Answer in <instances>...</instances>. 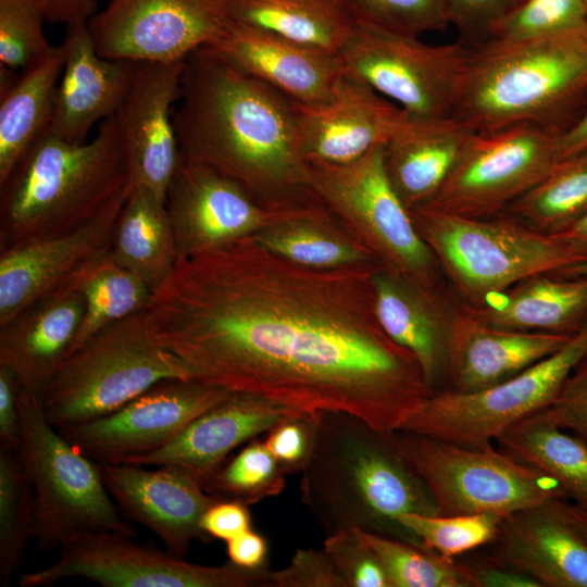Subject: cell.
Segmentation results:
<instances>
[{
  "label": "cell",
  "mask_w": 587,
  "mask_h": 587,
  "mask_svg": "<svg viewBox=\"0 0 587 587\" xmlns=\"http://www.w3.org/2000/svg\"><path fill=\"white\" fill-rule=\"evenodd\" d=\"M584 152H587V111L559 137L560 161Z\"/></svg>",
  "instance_id": "9f6ffc18"
},
{
  "label": "cell",
  "mask_w": 587,
  "mask_h": 587,
  "mask_svg": "<svg viewBox=\"0 0 587 587\" xmlns=\"http://www.w3.org/2000/svg\"><path fill=\"white\" fill-rule=\"evenodd\" d=\"M521 0H446L451 25L462 41L475 43L484 39L490 25Z\"/></svg>",
  "instance_id": "681fc988"
},
{
  "label": "cell",
  "mask_w": 587,
  "mask_h": 587,
  "mask_svg": "<svg viewBox=\"0 0 587 587\" xmlns=\"http://www.w3.org/2000/svg\"><path fill=\"white\" fill-rule=\"evenodd\" d=\"M585 4L587 5V0H584Z\"/></svg>",
  "instance_id": "94428289"
},
{
  "label": "cell",
  "mask_w": 587,
  "mask_h": 587,
  "mask_svg": "<svg viewBox=\"0 0 587 587\" xmlns=\"http://www.w3.org/2000/svg\"><path fill=\"white\" fill-rule=\"evenodd\" d=\"M298 413L303 412L254 395L232 392L191 421L164 447L122 463L178 466L203 485L236 448Z\"/></svg>",
  "instance_id": "603a6c76"
},
{
  "label": "cell",
  "mask_w": 587,
  "mask_h": 587,
  "mask_svg": "<svg viewBox=\"0 0 587 587\" xmlns=\"http://www.w3.org/2000/svg\"><path fill=\"white\" fill-rule=\"evenodd\" d=\"M84 310L79 292L64 288L0 325V364L16 374L23 389L42 396L73 346Z\"/></svg>",
  "instance_id": "4316f807"
},
{
  "label": "cell",
  "mask_w": 587,
  "mask_h": 587,
  "mask_svg": "<svg viewBox=\"0 0 587 587\" xmlns=\"http://www.w3.org/2000/svg\"><path fill=\"white\" fill-rule=\"evenodd\" d=\"M323 548L347 587H391L384 566L360 529L325 536Z\"/></svg>",
  "instance_id": "f6af8a7d"
},
{
  "label": "cell",
  "mask_w": 587,
  "mask_h": 587,
  "mask_svg": "<svg viewBox=\"0 0 587 587\" xmlns=\"http://www.w3.org/2000/svg\"><path fill=\"white\" fill-rule=\"evenodd\" d=\"M358 22L421 37L451 26L446 0H341Z\"/></svg>",
  "instance_id": "ee69618b"
},
{
  "label": "cell",
  "mask_w": 587,
  "mask_h": 587,
  "mask_svg": "<svg viewBox=\"0 0 587 587\" xmlns=\"http://www.w3.org/2000/svg\"><path fill=\"white\" fill-rule=\"evenodd\" d=\"M466 564L473 587H540L530 576L509 566L496 557Z\"/></svg>",
  "instance_id": "f5cc1de1"
},
{
  "label": "cell",
  "mask_w": 587,
  "mask_h": 587,
  "mask_svg": "<svg viewBox=\"0 0 587 587\" xmlns=\"http://www.w3.org/2000/svg\"><path fill=\"white\" fill-rule=\"evenodd\" d=\"M410 214L463 305L479 307L527 277L587 261L552 235L505 212L469 217L424 204Z\"/></svg>",
  "instance_id": "8992f818"
},
{
  "label": "cell",
  "mask_w": 587,
  "mask_h": 587,
  "mask_svg": "<svg viewBox=\"0 0 587 587\" xmlns=\"http://www.w3.org/2000/svg\"><path fill=\"white\" fill-rule=\"evenodd\" d=\"M557 273L561 275H566V276L587 275V261L566 267Z\"/></svg>",
  "instance_id": "91938a15"
},
{
  "label": "cell",
  "mask_w": 587,
  "mask_h": 587,
  "mask_svg": "<svg viewBox=\"0 0 587 587\" xmlns=\"http://www.w3.org/2000/svg\"><path fill=\"white\" fill-rule=\"evenodd\" d=\"M46 17L50 23L65 25L86 22L97 13V0H45Z\"/></svg>",
  "instance_id": "11a10c76"
},
{
  "label": "cell",
  "mask_w": 587,
  "mask_h": 587,
  "mask_svg": "<svg viewBox=\"0 0 587 587\" xmlns=\"http://www.w3.org/2000/svg\"><path fill=\"white\" fill-rule=\"evenodd\" d=\"M65 288L78 291L85 302L83 321L68 354L105 326L146 311L153 292L115 262L110 252L82 268Z\"/></svg>",
  "instance_id": "d590c367"
},
{
  "label": "cell",
  "mask_w": 587,
  "mask_h": 587,
  "mask_svg": "<svg viewBox=\"0 0 587 587\" xmlns=\"http://www.w3.org/2000/svg\"><path fill=\"white\" fill-rule=\"evenodd\" d=\"M391 587H473L470 569L426 547L361 530Z\"/></svg>",
  "instance_id": "f35d334b"
},
{
  "label": "cell",
  "mask_w": 587,
  "mask_h": 587,
  "mask_svg": "<svg viewBox=\"0 0 587 587\" xmlns=\"http://www.w3.org/2000/svg\"><path fill=\"white\" fill-rule=\"evenodd\" d=\"M232 21L339 54L355 20L341 0H228Z\"/></svg>",
  "instance_id": "d6a6232c"
},
{
  "label": "cell",
  "mask_w": 587,
  "mask_h": 587,
  "mask_svg": "<svg viewBox=\"0 0 587 587\" xmlns=\"http://www.w3.org/2000/svg\"><path fill=\"white\" fill-rule=\"evenodd\" d=\"M252 237L271 252L311 268L379 264L328 209L278 222Z\"/></svg>",
  "instance_id": "e575fe53"
},
{
  "label": "cell",
  "mask_w": 587,
  "mask_h": 587,
  "mask_svg": "<svg viewBox=\"0 0 587 587\" xmlns=\"http://www.w3.org/2000/svg\"><path fill=\"white\" fill-rule=\"evenodd\" d=\"M586 357L587 322L557 352L504 382L470 392L435 390L399 430L470 447L495 444L548 407Z\"/></svg>",
  "instance_id": "8fae6325"
},
{
  "label": "cell",
  "mask_w": 587,
  "mask_h": 587,
  "mask_svg": "<svg viewBox=\"0 0 587 587\" xmlns=\"http://www.w3.org/2000/svg\"><path fill=\"white\" fill-rule=\"evenodd\" d=\"M63 67L64 48L52 46L0 95V185L47 133Z\"/></svg>",
  "instance_id": "4dcf8cb0"
},
{
  "label": "cell",
  "mask_w": 587,
  "mask_h": 587,
  "mask_svg": "<svg viewBox=\"0 0 587 587\" xmlns=\"http://www.w3.org/2000/svg\"><path fill=\"white\" fill-rule=\"evenodd\" d=\"M232 391L199 379H163L102 417L58 430L98 464L158 450Z\"/></svg>",
  "instance_id": "2e32d148"
},
{
  "label": "cell",
  "mask_w": 587,
  "mask_h": 587,
  "mask_svg": "<svg viewBox=\"0 0 587 587\" xmlns=\"http://www.w3.org/2000/svg\"><path fill=\"white\" fill-rule=\"evenodd\" d=\"M64 67L47 132L72 143L86 142L92 126L115 114L132 83L135 62L105 59L86 22L66 25Z\"/></svg>",
  "instance_id": "484cf974"
},
{
  "label": "cell",
  "mask_w": 587,
  "mask_h": 587,
  "mask_svg": "<svg viewBox=\"0 0 587 587\" xmlns=\"http://www.w3.org/2000/svg\"><path fill=\"white\" fill-rule=\"evenodd\" d=\"M374 311L384 332L419 361L427 383L445 378L451 321L449 296L417 286L378 265L373 273Z\"/></svg>",
  "instance_id": "83f0119b"
},
{
  "label": "cell",
  "mask_w": 587,
  "mask_h": 587,
  "mask_svg": "<svg viewBox=\"0 0 587 587\" xmlns=\"http://www.w3.org/2000/svg\"><path fill=\"white\" fill-rule=\"evenodd\" d=\"M316 413H298L267 432L266 447L287 474L301 472L311 451Z\"/></svg>",
  "instance_id": "bcb514c9"
},
{
  "label": "cell",
  "mask_w": 587,
  "mask_h": 587,
  "mask_svg": "<svg viewBox=\"0 0 587 587\" xmlns=\"http://www.w3.org/2000/svg\"><path fill=\"white\" fill-rule=\"evenodd\" d=\"M587 89V22L522 40L485 39L469 57L452 113L477 133L553 118Z\"/></svg>",
  "instance_id": "5b68a950"
},
{
  "label": "cell",
  "mask_w": 587,
  "mask_h": 587,
  "mask_svg": "<svg viewBox=\"0 0 587 587\" xmlns=\"http://www.w3.org/2000/svg\"><path fill=\"white\" fill-rule=\"evenodd\" d=\"M35 490L16 449L0 447V583L10 585L33 539Z\"/></svg>",
  "instance_id": "74e56055"
},
{
  "label": "cell",
  "mask_w": 587,
  "mask_h": 587,
  "mask_svg": "<svg viewBox=\"0 0 587 587\" xmlns=\"http://www.w3.org/2000/svg\"><path fill=\"white\" fill-rule=\"evenodd\" d=\"M587 211V152L567 158L514 200L505 213L552 235Z\"/></svg>",
  "instance_id": "8d00e7d4"
},
{
  "label": "cell",
  "mask_w": 587,
  "mask_h": 587,
  "mask_svg": "<svg viewBox=\"0 0 587 587\" xmlns=\"http://www.w3.org/2000/svg\"><path fill=\"white\" fill-rule=\"evenodd\" d=\"M129 185L114 115L83 143L47 132L0 185V250L82 227Z\"/></svg>",
  "instance_id": "277c9868"
},
{
  "label": "cell",
  "mask_w": 587,
  "mask_h": 587,
  "mask_svg": "<svg viewBox=\"0 0 587 587\" xmlns=\"http://www.w3.org/2000/svg\"><path fill=\"white\" fill-rule=\"evenodd\" d=\"M173 124L180 160L209 167L272 209L325 207L312 188L296 102L210 47L189 54Z\"/></svg>",
  "instance_id": "7a4b0ae2"
},
{
  "label": "cell",
  "mask_w": 587,
  "mask_h": 587,
  "mask_svg": "<svg viewBox=\"0 0 587 587\" xmlns=\"http://www.w3.org/2000/svg\"><path fill=\"white\" fill-rule=\"evenodd\" d=\"M474 133L453 116L403 118L384 143V163L394 190L409 211L434 198Z\"/></svg>",
  "instance_id": "f1b7e54d"
},
{
  "label": "cell",
  "mask_w": 587,
  "mask_h": 587,
  "mask_svg": "<svg viewBox=\"0 0 587 587\" xmlns=\"http://www.w3.org/2000/svg\"><path fill=\"white\" fill-rule=\"evenodd\" d=\"M347 70L397 104L409 117L452 116L469 45H430L420 37L355 21L339 52Z\"/></svg>",
  "instance_id": "7c38bea8"
},
{
  "label": "cell",
  "mask_w": 587,
  "mask_h": 587,
  "mask_svg": "<svg viewBox=\"0 0 587 587\" xmlns=\"http://www.w3.org/2000/svg\"><path fill=\"white\" fill-rule=\"evenodd\" d=\"M503 517L494 514H413L400 516V522L437 553L455 558L494 542Z\"/></svg>",
  "instance_id": "60d3db41"
},
{
  "label": "cell",
  "mask_w": 587,
  "mask_h": 587,
  "mask_svg": "<svg viewBox=\"0 0 587 587\" xmlns=\"http://www.w3.org/2000/svg\"><path fill=\"white\" fill-rule=\"evenodd\" d=\"M300 497L325 536L360 529L423 546L400 516L437 514L432 495L402 453L396 432L344 412L316 413L312 448L301 471Z\"/></svg>",
  "instance_id": "3957f363"
},
{
  "label": "cell",
  "mask_w": 587,
  "mask_h": 587,
  "mask_svg": "<svg viewBox=\"0 0 587 587\" xmlns=\"http://www.w3.org/2000/svg\"><path fill=\"white\" fill-rule=\"evenodd\" d=\"M178 259L250 237L278 222L326 210L261 205L230 178L180 160L165 192Z\"/></svg>",
  "instance_id": "e0dca14e"
},
{
  "label": "cell",
  "mask_w": 587,
  "mask_h": 587,
  "mask_svg": "<svg viewBox=\"0 0 587 587\" xmlns=\"http://www.w3.org/2000/svg\"><path fill=\"white\" fill-rule=\"evenodd\" d=\"M586 22L587 5L584 0H521L490 25L482 40L537 38Z\"/></svg>",
  "instance_id": "b9f144b4"
},
{
  "label": "cell",
  "mask_w": 587,
  "mask_h": 587,
  "mask_svg": "<svg viewBox=\"0 0 587 587\" xmlns=\"http://www.w3.org/2000/svg\"><path fill=\"white\" fill-rule=\"evenodd\" d=\"M533 415L587 440V357L575 367L554 400Z\"/></svg>",
  "instance_id": "7dc6e473"
},
{
  "label": "cell",
  "mask_w": 587,
  "mask_h": 587,
  "mask_svg": "<svg viewBox=\"0 0 587 587\" xmlns=\"http://www.w3.org/2000/svg\"><path fill=\"white\" fill-rule=\"evenodd\" d=\"M100 469L118 510L153 532L171 554L184 558L193 540L209 539L200 520L221 499L207 492L189 472L174 465L147 470L129 463Z\"/></svg>",
  "instance_id": "ffe728a7"
},
{
  "label": "cell",
  "mask_w": 587,
  "mask_h": 587,
  "mask_svg": "<svg viewBox=\"0 0 587 587\" xmlns=\"http://www.w3.org/2000/svg\"><path fill=\"white\" fill-rule=\"evenodd\" d=\"M286 475L265 442L255 438L228 457L202 487L221 500H235L249 507L279 495Z\"/></svg>",
  "instance_id": "ab89813d"
},
{
  "label": "cell",
  "mask_w": 587,
  "mask_h": 587,
  "mask_svg": "<svg viewBox=\"0 0 587 587\" xmlns=\"http://www.w3.org/2000/svg\"><path fill=\"white\" fill-rule=\"evenodd\" d=\"M184 64L135 62L130 86L114 114L130 186L145 187L164 201L180 162L173 105L180 99Z\"/></svg>",
  "instance_id": "ac0fdd59"
},
{
  "label": "cell",
  "mask_w": 587,
  "mask_h": 587,
  "mask_svg": "<svg viewBox=\"0 0 587 587\" xmlns=\"http://www.w3.org/2000/svg\"><path fill=\"white\" fill-rule=\"evenodd\" d=\"M552 236L587 258V211Z\"/></svg>",
  "instance_id": "6f0895ef"
},
{
  "label": "cell",
  "mask_w": 587,
  "mask_h": 587,
  "mask_svg": "<svg viewBox=\"0 0 587 587\" xmlns=\"http://www.w3.org/2000/svg\"><path fill=\"white\" fill-rule=\"evenodd\" d=\"M270 573L267 565L196 564L136 545L122 534L89 530L66 537L59 560L21 575L18 585L47 587L63 578L82 577L104 587H270Z\"/></svg>",
  "instance_id": "4fadbf2b"
},
{
  "label": "cell",
  "mask_w": 587,
  "mask_h": 587,
  "mask_svg": "<svg viewBox=\"0 0 587 587\" xmlns=\"http://www.w3.org/2000/svg\"><path fill=\"white\" fill-rule=\"evenodd\" d=\"M566 508L574 522L587 537V510L567 501Z\"/></svg>",
  "instance_id": "680465c9"
},
{
  "label": "cell",
  "mask_w": 587,
  "mask_h": 587,
  "mask_svg": "<svg viewBox=\"0 0 587 587\" xmlns=\"http://www.w3.org/2000/svg\"><path fill=\"white\" fill-rule=\"evenodd\" d=\"M226 553L238 566L259 569L266 565L267 544L263 536L249 529L226 541Z\"/></svg>",
  "instance_id": "db71d44e"
},
{
  "label": "cell",
  "mask_w": 587,
  "mask_h": 587,
  "mask_svg": "<svg viewBox=\"0 0 587 587\" xmlns=\"http://www.w3.org/2000/svg\"><path fill=\"white\" fill-rule=\"evenodd\" d=\"M208 47L301 104L328 101L346 72L337 53L232 20Z\"/></svg>",
  "instance_id": "7402d4cb"
},
{
  "label": "cell",
  "mask_w": 587,
  "mask_h": 587,
  "mask_svg": "<svg viewBox=\"0 0 587 587\" xmlns=\"http://www.w3.org/2000/svg\"><path fill=\"white\" fill-rule=\"evenodd\" d=\"M561 133L535 124L475 132L426 205L469 217L504 213L560 162Z\"/></svg>",
  "instance_id": "5bb4252c"
},
{
  "label": "cell",
  "mask_w": 587,
  "mask_h": 587,
  "mask_svg": "<svg viewBox=\"0 0 587 587\" xmlns=\"http://www.w3.org/2000/svg\"><path fill=\"white\" fill-rule=\"evenodd\" d=\"M45 0H0V64L26 70L51 49L42 24Z\"/></svg>",
  "instance_id": "7bdbcfd3"
},
{
  "label": "cell",
  "mask_w": 587,
  "mask_h": 587,
  "mask_svg": "<svg viewBox=\"0 0 587 587\" xmlns=\"http://www.w3.org/2000/svg\"><path fill=\"white\" fill-rule=\"evenodd\" d=\"M229 22L228 0H111L87 25L105 59L176 62L212 45Z\"/></svg>",
  "instance_id": "9a60e30c"
},
{
  "label": "cell",
  "mask_w": 587,
  "mask_h": 587,
  "mask_svg": "<svg viewBox=\"0 0 587 587\" xmlns=\"http://www.w3.org/2000/svg\"><path fill=\"white\" fill-rule=\"evenodd\" d=\"M168 378L195 377L159 342L142 311L105 326L65 358L42 392L43 412L57 428L83 424Z\"/></svg>",
  "instance_id": "52a82bcc"
},
{
  "label": "cell",
  "mask_w": 587,
  "mask_h": 587,
  "mask_svg": "<svg viewBox=\"0 0 587 587\" xmlns=\"http://www.w3.org/2000/svg\"><path fill=\"white\" fill-rule=\"evenodd\" d=\"M572 336L495 326L457 304L447 349V389L470 392L497 385L553 354Z\"/></svg>",
  "instance_id": "d4e9b609"
},
{
  "label": "cell",
  "mask_w": 587,
  "mask_h": 587,
  "mask_svg": "<svg viewBox=\"0 0 587 587\" xmlns=\"http://www.w3.org/2000/svg\"><path fill=\"white\" fill-rule=\"evenodd\" d=\"M109 252L152 290L158 288L179 260L165 201L145 187L130 186Z\"/></svg>",
  "instance_id": "1f68e13d"
},
{
  "label": "cell",
  "mask_w": 587,
  "mask_h": 587,
  "mask_svg": "<svg viewBox=\"0 0 587 587\" xmlns=\"http://www.w3.org/2000/svg\"><path fill=\"white\" fill-rule=\"evenodd\" d=\"M313 190L334 216L384 268L427 290L449 296V287L410 211L394 190L384 163V143L346 164L308 162Z\"/></svg>",
  "instance_id": "9c48e42d"
},
{
  "label": "cell",
  "mask_w": 587,
  "mask_h": 587,
  "mask_svg": "<svg viewBox=\"0 0 587 587\" xmlns=\"http://www.w3.org/2000/svg\"><path fill=\"white\" fill-rule=\"evenodd\" d=\"M303 157L308 162L346 164L385 143L407 114L346 68L326 102H296Z\"/></svg>",
  "instance_id": "44dd1931"
},
{
  "label": "cell",
  "mask_w": 587,
  "mask_h": 587,
  "mask_svg": "<svg viewBox=\"0 0 587 587\" xmlns=\"http://www.w3.org/2000/svg\"><path fill=\"white\" fill-rule=\"evenodd\" d=\"M460 305L495 326L573 335L587 322V275L540 273L494 295L479 307Z\"/></svg>",
  "instance_id": "f546056e"
},
{
  "label": "cell",
  "mask_w": 587,
  "mask_h": 587,
  "mask_svg": "<svg viewBox=\"0 0 587 587\" xmlns=\"http://www.w3.org/2000/svg\"><path fill=\"white\" fill-rule=\"evenodd\" d=\"M405 459L422 478L437 514H510L563 499L557 480L521 463L494 444L470 447L396 430Z\"/></svg>",
  "instance_id": "30bf717a"
},
{
  "label": "cell",
  "mask_w": 587,
  "mask_h": 587,
  "mask_svg": "<svg viewBox=\"0 0 587 587\" xmlns=\"http://www.w3.org/2000/svg\"><path fill=\"white\" fill-rule=\"evenodd\" d=\"M555 499L501 522L495 557L540 587H587V537Z\"/></svg>",
  "instance_id": "cb8c5ba5"
},
{
  "label": "cell",
  "mask_w": 587,
  "mask_h": 587,
  "mask_svg": "<svg viewBox=\"0 0 587 587\" xmlns=\"http://www.w3.org/2000/svg\"><path fill=\"white\" fill-rule=\"evenodd\" d=\"M270 587H347L324 548H299L289 563L270 573Z\"/></svg>",
  "instance_id": "c3c4849f"
},
{
  "label": "cell",
  "mask_w": 587,
  "mask_h": 587,
  "mask_svg": "<svg viewBox=\"0 0 587 587\" xmlns=\"http://www.w3.org/2000/svg\"><path fill=\"white\" fill-rule=\"evenodd\" d=\"M18 458L35 490L33 539L49 551L78 532L135 538L102 478L100 464L82 453L43 412L42 396L21 387Z\"/></svg>",
  "instance_id": "ba28073f"
},
{
  "label": "cell",
  "mask_w": 587,
  "mask_h": 587,
  "mask_svg": "<svg viewBox=\"0 0 587 587\" xmlns=\"http://www.w3.org/2000/svg\"><path fill=\"white\" fill-rule=\"evenodd\" d=\"M495 444L557 480L572 503L587 510V440L530 415L507 428Z\"/></svg>",
  "instance_id": "836d02e7"
},
{
  "label": "cell",
  "mask_w": 587,
  "mask_h": 587,
  "mask_svg": "<svg viewBox=\"0 0 587 587\" xmlns=\"http://www.w3.org/2000/svg\"><path fill=\"white\" fill-rule=\"evenodd\" d=\"M129 190L130 185L96 217L71 233L0 250V325L65 288L82 268L109 252Z\"/></svg>",
  "instance_id": "d6986e66"
},
{
  "label": "cell",
  "mask_w": 587,
  "mask_h": 587,
  "mask_svg": "<svg viewBox=\"0 0 587 587\" xmlns=\"http://www.w3.org/2000/svg\"><path fill=\"white\" fill-rule=\"evenodd\" d=\"M378 265L311 268L250 236L178 260L147 321L196 379L396 432L434 389L377 321Z\"/></svg>",
  "instance_id": "6da1fadb"
},
{
  "label": "cell",
  "mask_w": 587,
  "mask_h": 587,
  "mask_svg": "<svg viewBox=\"0 0 587 587\" xmlns=\"http://www.w3.org/2000/svg\"><path fill=\"white\" fill-rule=\"evenodd\" d=\"M200 527L208 538L226 542L251 529V514L241 502L217 500L202 514Z\"/></svg>",
  "instance_id": "f907efd6"
},
{
  "label": "cell",
  "mask_w": 587,
  "mask_h": 587,
  "mask_svg": "<svg viewBox=\"0 0 587 587\" xmlns=\"http://www.w3.org/2000/svg\"><path fill=\"white\" fill-rule=\"evenodd\" d=\"M21 384L16 374L0 364V447L15 450L20 442Z\"/></svg>",
  "instance_id": "816d5d0a"
}]
</instances>
